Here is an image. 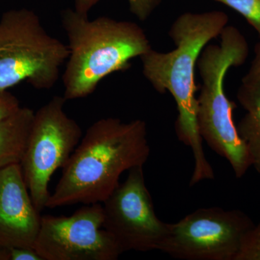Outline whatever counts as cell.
<instances>
[{"mask_svg":"<svg viewBox=\"0 0 260 260\" xmlns=\"http://www.w3.org/2000/svg\"><path fill=\"white\" fill-rule=\"evenodd\" d=\"M228 23L229 16L222 11L183 13L169 31L175 49L169 52L151 49L140 57L145 78L158 93L169 92L177 104L178 139L191 148L194 156L190 186L215 177L198 129L195 67L202 51L220 35Z\"/></svg>","mask_w":260,"mask_h":260,"instance_id":"1","label":"cell"},{"mask_svg":"<svg viewBox=\"0 0 260 260\" xmlns=\"http://www.w3.org/2000/svg\"><path fill=\"white\" fill-rule=\"evenodd\" d=\"M146 123L103 118L89 126L71 156L47 208L103 203L126 171L144 166L150 156Z\"/></svg>","mask_w":260,"mask_h":260,"instance_id":"2","label":"cell"},{"mask_svg":"<svg viewBox=\"0 0 260 260\" xmlns=\"http://www.w3.org/2000/svg\"><path fill=\"white\" fill-rule=\"evenodd\" d=\"M61 25L69 48L62 76L66 101L88 96L104 78L129 69L132 59L153 49L145 30L133 22L105 16L90 20L68 8L61 13Z\"/></svg>","mask_w":260,"mask_h":260,"instance_id":"3","label":"cell"},{"mask_svg":"<svg viewBox=\"0 0 260 260\" xmlns=\"http://www.w3.org/2000/svg\"><path fill=\"white\" fill-rule=\"evenodd\" d=\"M219 45H207L198 61L203 85L198 98V129L210 148L226 159L236 177H244L252 166L249 150L238 132L235 104L225 94L224 81L230 68L240 66L249 53L245 38L234 26L220 34Z\"/></svg>","mask_w":260,"mask_h":260,"instance_id":"4","label":"cell"},{"mask_svg":"<svg viewBox=\"0 0 260 260\" xmlns=\"http://www.w3.org/2000/svg\"><path fill=\"white\" fill-rule=\"evenodd\" d=\"M68 46L53 37L32 10H10L0 20V90L23 81L49 90L59 80Z\"/></svg>","mask_w":260,"mask_h":260,"instance_id":"5","label":"cell"},{"mask_svg":"<svg viewBox=\"0 0 260 260\" xmlns=\"http://www.w3.org/2000/svg\"><path fill=\"white\" fill-rule=\"evenodd\" d=\"M64 97L56 95L34 113L25 153L20 162L32 203L39 213L47 208L49 183L62 169L83 138L76 121L64 111Z\"/></svg>","mask_w":260,"mask_h":260,"instance_id":"6","label":"cell"},{"mask_svg":"<svg viewBox=\"0 0 260 260\" xmlns=\"http://www.w3.org/2000/svg\"><path fill=\"white\" fill-rule=\"evenodd\" d=\"M254 224L237 210L200 208L169 223L158 250L182 260H237Z\"/></svg>","mask_w":260,"mask_h":260,"instance_id":"7","label":"cell"},{"mask_svg":"<svg viewBox=\"0 0 260 260\" xmlns=\"http://www.w3.org/2000/svg\"><path fill=\"white\" fill-rule=\"evenodd\" d=\"M102 205L103 229L114 238L123 253L158 250L169 223L161 221L155 213L143 166L130 169L126 180Z\"/></svg>","mask_w":260,"mask_h":260,"instance_id":"8","label":"cell"},{"mask_svg":"<svg viewBox=\"0 0 260 260\" xmlns=\"http://www.w3.org/2000/svg\"><path fill=\"white\" fill-rule=\"evenodd\" d=\"M103 223L102 203L70 216L43 215L34 249L42 260H116L123 252Z\"/></svg>","mask_w":260,"mask_h":260,"instance_id":"9","label":"cell"},{"mask_svg":"<svg viewBox=\"0 0 260 260\" xmlns=\"http://www.w3.org/2000/svg\"><path fill=\"white\" fill-rule=\"evenodd\" d=\"M41 221L20 164L0 170V245L34 248Z\"/></svg>","mask_w":260,"mask_h":260,"instance_id":"10","label":"cell"},{"mask_svg":"<svg viewBox=\"0 0 260 260\" xmlns=\"http://www.w3.org/2000/svg\"><path fill=\"white\" fill-rule=\"evenodd\" d=\"M34 113L29 108L21 107L13 115L0 121V170L21 162Z\"/></svg>","mask_w":260,"mask_h":260,"instance_id":"11","label":"cell"},{"mask_svg":"<svg viewBox=\"0 0 260 260\" xmlns=\"http://www.w3.org/2000/svg\"><path fill=\"white\" fill-rule=\"evenodd\" d=\"M237 98L246 111L238 132L249 150L253 167L260 172V80H243Z\"/></svg>","mask_w":260,"mask_h":260,"instance_id":"12","label":"cell"},{"mask_svg":"<svg viewBox=\"0 0 260 260\" xmlns=\"http://www.w3.org/2000/svg\"><path fill=\"white\" fill-rule=\"evenodd\" d=\"M242 15L257 32L260 39V0H212Z\"/></svg>","mask_w":260,"mask_h":260,"instance_id":"13","label":"cell"},{"mask_svg":"<svg viewBox=\"0 0 260 260\" xmlns=\"http://www.w3.org/2000/svg\"><path fill=\"white\" fill-rule=\"evenodd\" d=\"M237 260H260V223L246 234Z\"/></svg>","mask_w":260,"mask_h":260,"instance_id":"14","label":"cell"},{"mask_svg":"<svg viewBox=\"0 0 260 260\" xmlns=\"http://www.w3.org/2000/svg\"><path fill=\"white\" fill-rule=\"evenodd\" d=\"M129 10L141 21L150 16L161 3V0H127Z\"/></svg>","mask_w":260,"mask_h":260,"instance_id":"15","label":"cell"},{"mask_svg":"<svg viewBox=\"0 0 260 260\" xmlns=\"http://www.w3.org/2000/svg\"><path fill=\"white\" fill-rule=\"evenodd\" d=\"M21 107L18 99L8 90H0V121L18 112Z\"/></svg>","mask_w":260,"mask_h":260,"instance_id":"16","label":"cell"},{"mask_svg":"<svg viewBox=\"0 0 260 260\" xmlns=\"http://www.w3.org/2000/svg\"><path fill=\"white\" fill-rule=\"evenodd\" d=\"M10 260H42L34 248H10Z\"/></svg>","mask_w":260,"mask_h":260,"instance_id":"17","label":"cell"},{"mask_svg":"<svg viewBox=\"0 0 260 260\" xmlns=\"http://www.w3.org/2000/svg\"><path fill=\"white\" fill-rule=\"evenodd\" d=\"M243 80H260V41L256 45L255 56L251 64L250 69Z\"/></svg>","mask_w":260,"mask_h":260,"instance_id":"18","label":"cell"},{"mask_svg":"<svg viewBox=\"0 0 260 260\" xmlns=\"http://www.w3.org/2000/svg\"><path fill=\"white\" fill-rule=\"evenodd\" d=\"M100 0H75V10L83 15H88L89 11Z\"/></svg>","mask_w":260,"mask_h":260,"instance_id":"19","label":"cell"},{"mask_svg":"<svg viewBox=\"0 0 260 260\" xmlns=\"http://www.w3.org/2000/svg\"><path fill=\"white\" fill-rule=\"evenodd\" d=\"M0 260H10L9 248L0 245Z\"/></svg>","mask_w":260,"mask_h":260,"instance_id":"20","label":"cell"}]
</instances>
